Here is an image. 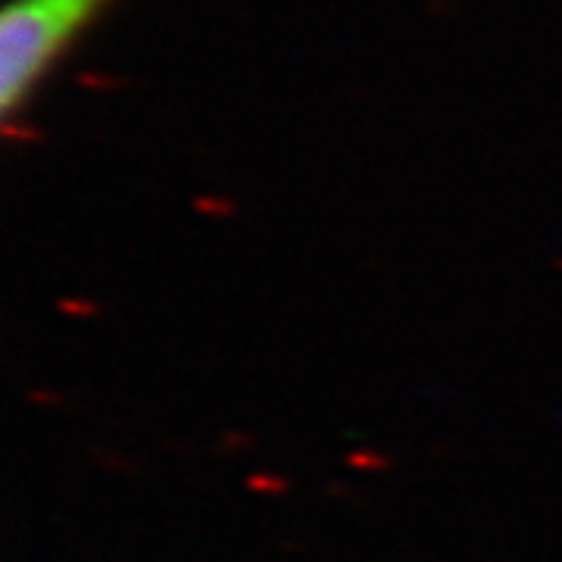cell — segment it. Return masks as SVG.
<instances>
[{"mask_svg": "<svg viewBox=\"0 0 562 562\" xmlns=\"http://www.w3.org/2000/svg\"><path fill=\"white\" fill-rule=\"evenodd\" d=\"M113 0H13L0 16V106L10 116L32 98L66 47Z\"/></svg>", "mask_w": 562, "mask_h": 562, "instance_id": "cell-1", "label": "cell"}]
</instances>
